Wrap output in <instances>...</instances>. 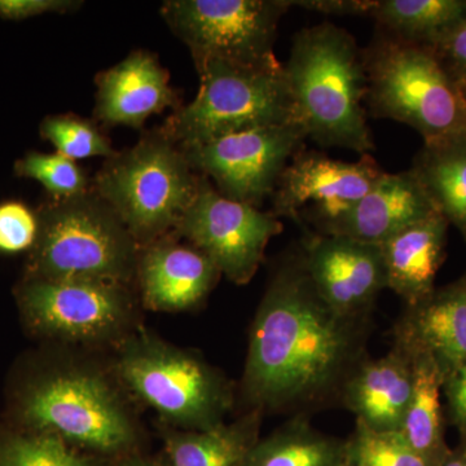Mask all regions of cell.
<instances>
[{"instance_id": "obj_9", "label": "cell", "mask_w": 466, "mask_h": 466, "mask_svg": "<svg viewBox=\"0 0 466 466\" xmlns=\"http://www.w3.org/2000/svg\"><path fill=\"white\" fill-rule=\"evenodd\" d=\"M291 0H167L161 16L191 51L195 66L208 61L276 70L279 24Z\"/></svg>"}, {"instance_id": "obj_2", "label": "cell", "mask_w": 466, "mask_h": 466, "mask_svg": "<svg viewBox=\"0 0 466 466\" xmlns=\"http://www.w3.org/2000/svg\"><path fill=\"white\" fill-rule=\"evenodd\" d=\"M297 119L308 139L370 155L375 140L367 122V76L354 36L332 23L294 36L283 64Z\"/></svg>"}, {"instance_id": "obj_5", "label": "cell", "mask_w": 466, "mask_h": 466, "mask_svg": "<svg viewBox=\"0 0 466 466\" xmlns=\"http://www.w3.org/2000/svg\"><path fill=\"white\" fill-rule=\"evenodd\" d=\"M200 175L161 127L143 131L131 148L106 159L91 188L118 216L139 247L173 232L191 207Z\"/></svg>"}, {"instance_id": "obj_20", "label": "cell", "mask_w": 466, "mask_h": 466, "mask_svg": "<svg viewBox=\"0 0 466 466\" xmlns=\"http://www.w3.org/2000/svg\"><path fill=\"white\" fill-rule=\"evenodd\" d=\"M449 228V222L434 213L380 245L388 289L406 306L421 302L435 290V279L446 259Z\"/></svg>"}, {"instance_id": "obj_34", "label": "cell", "mask_w": 466, "mask_h": 466, "mask_svg": "<svg viewBox=\"0 0 466 466\" xmlns=\"http://www.w3.org/2000/svg\"><path fill=\"white\" fill-rule=\"evenodd\" d=\"M376 0H300L291 5L333 16H370Z\"/></svg>"}, {"instance_id": "obj_28", "label": "cell", "mask_w": 466, "mask_h": 466, "mask_svg": "<svg viewBox=\"0 0 466 466\" xmlns=\"http://www.w3.org/2000/svg\"><path fill=\"white\" fill-rule=\"evenodd\" d=\"M15 175L35 180L54 200L75 198L90 191L91 183L84 168L58 153L29 150L15 162Z\"/></svg>"}, {"instance_id": "obj_16", "label": "cell", "mask_w": 466, "mask_h": 466, "mask_svg": "<svg viewBox=\"0 0 466 466\" xmlns=\"http://www.w3.org/2000/svg\"><path fill=\"white\" fill-rule=\"evenodd\" d=\"M213 260L170 232L140 247L137 278L147 308L179 312L198 308L219 281Z\"/></svg>"}, {"instance_id": "obj_30", "label": "cell", "mask_w": 466, "mask_h": 466, "mask_svg": "<svg viewBox=\"0 0 466 466\" xmlns=\"http://www.w3.org/2000/svg\"><path fill=\"white\" fill-rule=\"evenodd\" d=\"M36 232L35 211L20 201L0 204V253L29 251L35 242Z\"/></svg>"}, {"instance_id": "obj_37", "label": "cell", "mask_w": 466, "mask_h": 466, "mask_svg": "<svg viewBox=\"0 0 466 466\" xmlns=\"http://www.w3.org/2000/svg\"><path fill=\"white\" fill-rule=\"evenodd\" d=\"M460 87H461L462 94H464V99L466 104V86H460Z\"/></svg>"}, {"instance_id": "obj_1", "label": "cell", "mask_w": 466, "mask_h": 466, "mask_svg": "<svg viewBox=\"0 0 466 466\" xmlns=\"http://www.w3.org/2000/svg\"><path fill=\"white\" fill-rule=\"evenodd\" d=\"M373 318L339 314L312 285L302 253L278 267L251 324L242 397L249 410L305 415L341 400L370 357Z\"/></svg>"}, {"instance_id": "obj_13", "label": "cell", "mask_w": 466, "mask_h": 466, "mask_svg": "<svg viewBox=\"0 0 466 466\" xmlns=\"http://www.w3.org/2000/svg\"><path fill=\"white\" fill-rule=\"evenodd\" d=\"M383 173L370 155L345 162L300 149L279 179L271 213L300 223L332 216L366 196Z\"/></svg>"}, {"instance_id": "obj_23", "label": "cell", "mask_w": 466, "mask_h": 466, "mask_svg": "<svg viewBox=\"0 0 466 466\" xmlns=\"http://www.w3.org/2000/svg\"><path fill=\"white\" fill-rule=\"evenodd\" d=\"M263 413L249 410L232 424L205 431L168 433L167 451L170 466H245L259 440Z\"/></svg>"}, {"instance_id": "obj_35", "label": "cell", "mask_w": 466, "mask_h": 466, "mask_svg": "<svg viewBox=\"0 0 466 466\" xmlns=\"http://www.w3.org/2000/svg\"><path fill=\"white\" fill-rule=\"evenodd\" d=\"M438 466H466V441H459L456 447H450Z\"/></svg>"}, {"instance_id": "obj_26", "label": "cell", "mask_w": 466, "mask_h": 466, "mask_svg": "<svg viewBox=\"0 0 466 466\" xmlns=\"http://www.w3.org/2000/svg\"><path fill=\"white\" fill-rule=\"evenodd\" d=\"M39 135L55 147L58 155L73 161L90 157L108 159L116 153L95 119L75 113L46 116L39 125Z\"/></svg>"}, {"instance_id": "obj_11", "label": "cell", "mask_w": 466, "mask_h": 466, "mask_svg": "<svg viewBox=\"0 0 466 466\" xmlns=\"http://www.w3.org/2000/svg\"><path fill=\"white\" fill-rule=\"evenodd\" d=\"M306 139L302 125L289 122L179 148L193 171L213 180L220 195L259 208L272 198L285 167L305 148Z\"/></svg>"}, {"instance_id": "obj_7", "label": "cell", "mask_w": 466, "mask_h": 466, "mask_svg": "<svg viewBox=\"0 0 466 466\" xmlns=\"http://www.w3.org/2000/svg\"><path fill=\"white\" fill-rule=\"evenodd\" d=\"M15 415L24 431L54 434L101 453L119 452L135 441L124 404L106 380L91 372L35 377L18 391Z\"/></svg>"}, {"instance_id": "obj_19", "label": "cell", "mask_w": 466, "mask_h": 466, "mask_svg": "<svg viewBox=\"0 0 466 466\" xmlns=\"http://www.w3.org/2000/svg\"><path fill=\"white\" fill-rule=\"evenodd\" d=\"M392 342L433 359L444 379L466 361V275L406 306L392 327Z\"/></svg>"}, {"instance_id": "obj_25", "label": "cell", "mask_w": 466, "mask_h": 466, "mask_svg": "<svg viewBox=\"0 0 466 466\" xmlns=\"http://www.w3.org/2000/svg\"><path fill=\"white\" fill-rule=\"evenodd\" d=\"M377 29L400 41L431 47L466 18V0H376Z\"/></svg>"}, {"instance_id": "obj_31", "label": "cell", "mask_w": 466, "mask_h": 466, "mask_svg": "<svg viewBox=\"0 0 466 466\" xmlns=\"http://www.w3.org/2000/svg\"><path fill=\"white\" fill-rule=\"evenodd\" d=\"M431 48L449 75L460 86H466V18Z\"/></svg>"}, {"instance_id": "obj_32", "label": "cell", "mask_w": 466, "mask_h": 466, "mask_svg": "<svg viewBox=\"0 0 466 466\" xmlns=\"http://www.w3.org/2000/svg\"><path fill=\"white\" fill-rule=\"evenodd\" d=\"M82 5L79 0H0V18L23 21L47 14H69Z\"/></svg>"}, {"instance_id": "obj_21", "label": "cell", "mask_w": 466, "mask_h": 466, "mask_svg": "<svg viewBox=\"0 0 466 466\" xmlns=\"http://www.w3.org/2000/svg\"><path fill=\"white\" fill-rule=\"evenodd\" d=\"M408 351L412 355L413 386L400 434L431 466H438L450 450L441 404L444 376L428 354Z\"/></svg>"}, {"instance_id": "obj_4", "label": "cell", "mask_w": 466, "mask_h": 466, "mask_svg": "<svg viewBox=\"0 0 466 466\" xmlns=\"http://www.w3.org/2000/svg\"><path fill=\"white\" fill-rule=\"evenodd\" d=\"M38 232L27 251L26 276L126 284L137 276L140 247L94 189L43 202Z\"/></svg>"}, {"instance_id": "obj_29", "label": "cell", "mask_w": 466, "mask_h": 466, "mask_svg": "<svg viewBox=\"0 0 466 466\" xmlns=\"http://www.w3.org/2000/svg\"><path fill=\"white\" fill-rule=\"evenodd\" d=\"M348 443L350 461L360 466H431L400 433H375L355 422Z\"/></svg>"}, {"instance_id": "obj_14", "label": "cell", "mask_w": 466, "mask_h": 466, "mask_svg": "<svg viewBox=\"0 0 466 466\" xmlns=\"http://www.w3.org/2000/svg\"><path fill=\"white\" fill-rule=\"evenodd\" d=\"M303 262L321 299L345 317H372L388 289L380 245L309 232L300 245Z\"/></svg>"}, {"instance_id": "obj_18", "label": "cell", "mask_w": 466, "mask_h": 466, "mask_svg": "<svg viewBox=\"0 0 466 466\" xmlns=\"http://www.w3.org/2000/svg\"><path fill=\"white\" fill-rule=\"evenodd\" d=\"M413 386L412 355L400 343L381 358H366L350 375L342 404L375 433H400Z\"/></svg>"}, {"instance_id": "obj_12", "label": "cell", "mask_w": 466, "mask_h": 466, "mask_svg": "<svg viewBox=\"0 0 466 466\" xmlns=\"http://www.w3.org/2000/svg\"><path fill=\"white\" fill-rule=\"evenodd\" d=\"M283 231L280 218L271 211L229 200L202 175L195 200L173 229L238 285L250 283L265 259L267 245Z\"/></svg>"}, {"instance_id": "obj_15", "label": "cell", "mask_w": 466, "mask_h": 466, "mask_svg": "<svg viewBox=\"0 0 466 466\" xmlns=\"http://www.w3.org/2000/svg\"><path fill=\"white\" fill-rule=\"evenodd\" d=\"M434 213L438 211L412 171H385L360 200L309 225L319 235L381 245L395 233Z\"/></svg>"}, {"instance_id": "obj_8", "label": "cell", "mask_w": 466, "mask_h": 466, "mask_svg": "<svg viewBox=\"0 0 466 466\" xmlns=\"http://www.w3.org/2000/svg\"><path fill=\"white\" fill-rule=\"evenodd\" d=\"M118 372L135 394L187 431L217 428L232 408L231 382L216 368L152 337L125 346Z\"/></svg>"}, {"instance_id": "obj_33", "label": "cell", "mask_w": 466, "mask_h": 466, "mask_svg": "<svg viewBox=\"0 0 466 466\" xmlns=\"http://www.w3.org/2000/svg\"><path fill=\"white\" fill-rule=\"evenodd\" d=\"M443 397L451 424L458 429L460 441H466V361L444 379Z\"/></svg>"}, {"instance_id": "obj_22", "label": "cell", "mask_w": 466, "mask_h": 466, "mask_svg": "<svg viewBox=\"0 0 466 466\" xmlns=\"http://www.w3.org/2000/svg\"><path fill=\"white\" fill-rule=\"evenodd\" d=\"M435 210L466 244V133L424 144L410 168Z\"/></svg>"}, {"instance_id": "obj_17", "label": "cell", "mask_w": 466, "mask_h": 466, "mask_svg": "<svg viewBox=\"0 0 466 466\" xmlns=\"http://www.w3.org/2000/svg\"><path fill=\"white\" fill-rule=\"evenodd\" d=\"M94 119L106 127L128 126L142 130L150 116L183 106L170 86V73L152 52H131L121 63L95 76Z\"/></svg>"}, {"instance_id": "obj_27", "label": "cell", "mask_w": 466, "mask_h": 466, "mask_svg": "<svg viewBox=\"0 0 466 466\" xmlns=\"http://www.w3.org/2000/svg\"><path fill=\"white\" fill-rule=\"evenodd\" d=\"M0 466H97L54 434L18 431L0 438Z\"/></svg>"}, {"instance_id": "obj_6", "label": "cell", "mask_w": 466, "mask_h": 466, "mask_svg": "<svg viewBox=\"0 0 466 466\" xmlns=\"http://www.w3.org/2000/svg\"><path fill=\"white\" fill-rule=\"evenodd\" d=\"M196 70L200 76L198 96L174 110L161 126L177 147L299 122L284 66L276 70L253 69L213 60Z\"/></svg>"}, {"instance_id": "obj_24", "label": "cell", "mask_w": 466, "mask_h": 466, "mask_svg": "<svg viewBox=\"0 0 466 466\" xmlns=\"http://www.w3.org/2000/svg\"><path fill=\"white\" fill-rule=\"evenodd\" d=\"M349 460L348 438L325 434L299 415L259 438L245 466H343Z\"/></svg>"}, {"instance_id": "obj_10", "label": "cell", "mask_w": 466, "mask_h": 466, "mask_svg": "<svg viewBox=\"0 0 466 466\" xmlns=\"http://www.w3.org/2000/svg\"><path fill=\"white\" fill-rule=\"evenodd\" d=\"M15 299L30 332L63 341L109 339L131 314L130 293L116 281L24 275L15 287Z\"/></svg>"}, {"instance_id": "obj_3", "label": "cell", "mask_w": 466, "mask_h": 466, "mask_svg": "<svg viewBox=\"0 0 466 466\" xmlns=\"http://www.w3.org/2000/svg\"><path fill=\"white\" fill-rule=\"evenodd\" d=\"M361 54L367 115L410 126L424 144L466 133L464 94L431 47L400 41L376 27Z\"/></svg>"}, {"instance_id": "obj_36", "label": "cell", "mask_w": 466, "mask_h": 466, "mask_svg": "<svg viewBox=\"0 0 466 466\" xmlns=\"http://www.w3.org/2000/svg\"><path fill=\"white\" fill-rule=\"evenodd\" d=\"M119 466H165L161 462L155 461V460L142 459V458H131L125 460Z\"/></svg>"}, {"instance_id": "obj_38", "label": "cell", "mask_w": 466, "mask_h": 466, "mask_svg": "<svg viewBox=\"0 0 466 466\" xmlns=\"http://www.w3.org/2000/svg\"><path fill=\"white\" fill-rule=\"evenodd\" d=\"M343 466H360V465L355 464V462L350 461V460H349V462H346V464Z\"/></svg>"}]
</instances>
